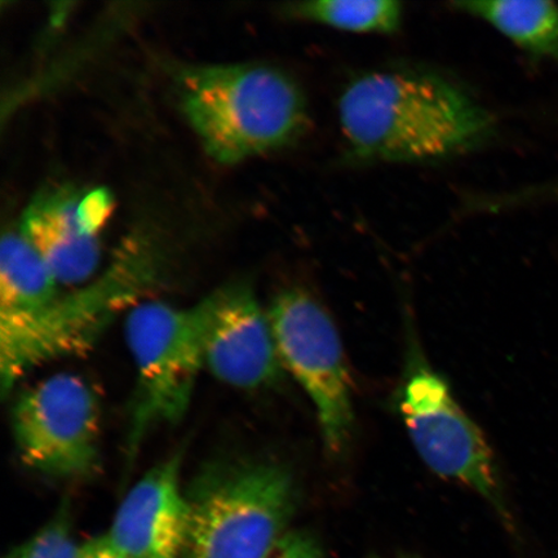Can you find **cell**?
<instances>
[{
	"label": "cell",
	"instance_id": "11",
	"mask_svg": "<svg viewBox=\"0 0 558 558\" xmlns=\"http://www.w3.org/2000/svg\"><path fill=\"white\" fill-rule=\"evenodd\" d=\"M190 520L177 453L130 488L107 535L125 558H183Z\"/></svg>",
	"mask_w": 558,
	"mask_h": 558
},
{
	"label": "cell",
	"instance_id": "2",
	"mask_svg": "<svg viewBox=\"0 0 558 558\" xmlns=\"http://www.w3.org/2000/svg\"><path fill=\"white\" fill-rule=\"evenodd\" d=\"M177 88L187 123L220 165L281 149L308 128L302 90L274 66L187 65L177 74Z\"/></svg>",
	"mask_w": 558,
	"mask_h": 558
},
{
	"label": "cell",
	"instance_id": "7",
	"mask_svg": "<svg viewBox=\"0 0 558 558\" xmlns=\"http://www.w3.org/2000/svg\"><path fill=\"white\" fill-rule=\"evenodd\" d=\"M279 357L316 409L326 449L341 456L354 425L343 344L329 313L304 291L281 292L268 311Z\"/></svg>",
	"mask_w": 558,
	"mask_h": 558
},
{
	"label": "cell",
	"instance_id": "4",
	"mask_svg": "<svg viewBox=\"0 0 558 558\" xmlns=\"http://www.w3.org/2000/svg\"><path fill=\"white\" fill-rule=\"evenodd\" d=\"M149 254L125 253L82 289L62 292L45 308L0 313V383L11 392L48 362L89 351L118 313L132 310L158 279Z\"/></svg>",
	"mask_w": 558,
	"mask_h": 558
},
{
	"label": "cell",
	"instance_id": "14",
	"mask_svg": "<svg viewBox=\"0 0 558 558\" xmlns=\"http://www.w3.org/2000/svg\"><path fill=\"white\" fill-rule=\"evenodd\" d=\"M286 12L335 31L359 34H393L403 20V7L395 0H311L289 4Z\"/></svg>",
	"mask_w": 558,
	"mask_h": 558
},
{
	"label": "cell",
	"instance_id": "13",
	"mask_svg": "<svg viewBox=\"0 0 558 558\" xmlns=\"http://www.w3.org/2000/svg\"><path fill=\"white\" fill-rule=\"evenodd\" d=\"M60 283L37 251L15 230L0 244V313L45 308L60 292Z\"/></svg>",
	"mask_w": 558,
	"mask_h": 558
},
{
	"label": "cell",
	"instance_id": "12",
	"mask_svg": "<svg viewBox=\"0 0 558 558\" xmlns=\"http://www.w3.org/2000/svg\"><path fill=\"white\" fill-rule=\"evenodd\" d=\"M453 7L485 21L533 58L558 61V4L541 0H473Z\"/></svg>",
	"mask_w": 558,
	"mask_h": 558
},
{
	"label": "cell",
	"instance_id": "3",
	"mask_svg": "<svg viewBox=\"0 0 558 558\" xmlns=\"http://www.w3.org/2000/svg\"><path fill=\"white\" fill-rule=\"evenodd\" d=\"M190 530L183 558H269L288 534L298 488L268 460H216L186 488Z\"/></svg>",
	"mask_w": 558,
	"mask_h": 558
},
{
	"label": "cell",
	"instance_id": "10",
	"mask_svg": "<svg viewBox=\"0 0 558 558\" xmlns=\"http://www.w3.org/2000/svg\"><path fill=\"white\" fill-rule=\"evenodd\" d=\"M109 208L102 192L51 184L35 193L21 218L20 233L32 244L60 284L89 281L101 260L97 230Z\"/></svg>",
	"mask_w": 558,
	"mask_h": 558
},
{
	"label": "cell",
	"instance_id": "9",
	"mask_svg": "<svg viewBox=\"0 0 558 558\" xmlns=\"http://www.w3.org/2000/svg\"><path fill=\"white\" fill-rule=\"evenodd\" d=\"M201 302L206 314L205 367L216 379L256 390L282 378L269 313L248 283H228Z\"/></svg>",
	"mask_w": 558,
	"mask_h": 558
},
{
	"label": "cell",
	"instance_id": "6",
	"mask_svg": "<svg viewBox=\"0 0 558 558\" xmlns=\"http://www.w3.org/2000/svg\"><path fill=\"white\" fill-rule=\"evenodd\" d=\"M399 409L418 457L432 472L472 488L498 511H505L497 463L483 432L415 345L410 352Z\"/></svg>",
	"mask_w": 558,
	"mask_h": 558
},
{
	"label": "cell",
	"instance_id": "15",
	"mask_svg": "<svg viewBox=\"0 0 558 558\" xmlns=\"http://www.w3.org/2000/svg\"><path fill=\"white\" fill-rule=\"evenodd\" d=\"M80 546L74 542L66 506L31 539L12 550L7 558H76Z\"/></svg>",
	"mask_w": 558,
	"mask_h": 558
},
{
	"label": "cell",
	"instance_id": "1",
	"mask_svg": "<svg viewBox=\"0 0 558 558\" xmlns=\"http://www.w3.org/2000/svg\"><path fill=\"white\" fill-rule=\"evenodd\" d=\"M349 156L361 162H430L486 144L495 118L446 76L414 69L355 76L338 102Z\"/></svg>",
	"mask_w": 558,
	"mask_h": 558
},
{
	"label": "cell",
	"instance_id": "5",
	"mask_svg": "<svg viewBox=\"0 0 558 558\" xmlns=\"http://www.w3.org/2000/svg\"><path fill=\"white\" fill-rule=\"evenodd\" d=\"M205 335L202 302L190 308L143 302L130 310L125 340L136 368L130 456H135L156 425L177 423L186 414L195 381L205 367Z\"/></svg>",
	"mask_w": 558,
	"mask_h": 558
},
{
	"label": "cell",
	"instance_id": "16",
	"mask_svg": "<svg viewBox=\"0 0 558 558\" xmlns=\"http://www.w3.org/2000/svg\"><path fill=\"white\" fill-rule=\"evenodd\" d=\"M269 558H324L316 539L303 532L283 536Z\"/></svg>",
	"mask_w": 558,
	"mask_h": 558
},
{
	"label": "cell",
	"instance_id": "17",
	"mask_svg": "<svg viewBox=\"0 0 558 558\" xmlns=\"http://www.w3.org/2000/svg\"><path fill=\"white\" fill-rule=\"evenodd\" d=\"M76 558H125L107 534L96 536L80 546Z\"/></svg>",
	"mask_w": 558,
	"mask_h": 558
},
{
	"label": "cell",
	"instance_id": "8",
	"mask_svg": "<svg viewBox=\"0 0 558 558\" xmlns=\"http://www.w3.org/2000/svg\"><path fill=\"white\" fill-rule=\"evenodd\" d=\"M12 432L27 469L60 480L93 476L100 465V402L74 374H56L21 393Z\"/></svg>",
	"mask_w": 558,
	"mask_h": 558
}]
</instances>
